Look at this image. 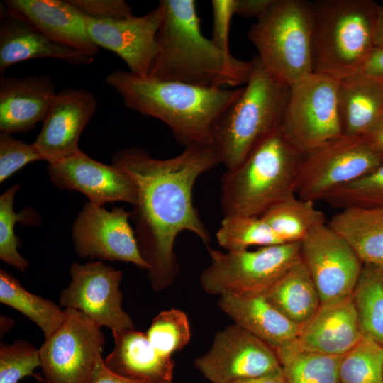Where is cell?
<instances>
[{
    "label": "cell",
    "instance_id": "8d00e7d4",
    "mask_svg": "<svg viewBox=\"0 0 383 383\" xmlns=\"http://www.w3.org/2000/svg\"><path fill=\"white\" fill-rule=\"evenodd\" d=\"M39 349L27 340L0 343V383H18L40 367Z\"/></svg>",
    "mask_w": 383,
    "mask_h": 383
},
{
    "label": "cell",
    "instance_id": "ee69618b",
    "mask_svg": "<svg viewBox=\"0 0 383 383\" xmlns=\"http://www.w3.org/2000/svg\"><path fill=\"white\" fill-rule=\"evenodd\" d=\"M363 137L374 148L383 154V115Z\"/></svg>",
    "mask_w": 383,
    "mask_h": 383
},
{
    "label": "cell",
    "instance_id": "603a6c76",
    "mask_svg": "<svg viewBox=\"0 0 383 383\" xmlns=\"http://www.w3.org/2000/svg\"><path fill=\"white\" fill-rule=\"evenodd\" d=\"M218 307L234 323L274 349L296 340L300 333L301 327L284 316L264 294L221 296Z\"/></svg>",
    "mask_w": 383,
    "mask_h": 383
},
{
    "label": "cell",
    "instance_id": "4fadbf2b",
    "mask_svg": "<svg viewBox=\"0 0 383 383\" xmlns=\"http://www.w3.org/2000/svg\"><path fill=\"white\" fill-rule=\"evenodd\" d=\"M195 366L211 383H231L282 369L273 348L235 323L215 335Z\"/></svg>",
    "mask_w": 383,
    "mask_h": 383
},
{
    "label": "cell",
    "instance_id": "9a60e30c",
    "mask_svg": "<svg viewBox=\"0 0 383 383\" xmlns=\"http://www.w3.org/2000/svg\"><path fill=\"white\" fill-rule=\"evenodd\" d=\"M300 255L317 289L321 304L352 296L363 264L327 223L300 242Z\"/></svg>",
    "mask_w": 383,
    "mask_h": 383
},
{
    "label": "cell",
    "instance_id": "f1b7e54d",
    "mask_svg": "<svg viewBox=\"0 0 383 383\" xmlns=\"http://www.w3.org/2000/svg\"><path fill=\"white\" fill-rule=\"evenodd\" d=\"M284 243H300L326 223L323 212L313 201L290 196L272 206L260 216Z\"/></svg>",
    "mask_w": 383,
    "mask_h": 383
},
{
    "label": "cell",
    "instance_id": "681fc988",
    "mask_svg": "<svg viewBox=\"0 0 383 383\" xmlns=\"http://www.w3.org/2000/svg\"><path fill=\"white\" fill-rule=\"evenodd\" d=\"M169 383H172V382H169Z\"/></svg>",
    "mask_w": 383,
    "mask_h": 383
},
{
    "label": "cell",
    "instance_id": "cb8c5ba5",
    "mask_svg": "<svg viewBox=\"0 0 383 383\" xmlns=\"http://www.w3.org/2000/svg\"><path fill=\"white\" fill-rule=\"evenodd\" d=\"M113 350L104 358L106 366L125 378L144 383L172 382L174 362L159 353L145 333L135 328L115 335Z\"/></svg>",
    "mask_w": 383,
    "mask_h": 383
},
{
    "label": "cell",
    "instance_id": "e0dca14e",
    "mask_svg": "<svg viewBox=\"0 0 383 383\" xmlns=\"http://www.w3.org/2000/svg\"><path fill=\"white\" fill-rule=\"evenodd\" d=\"M160 19L157 6L141 16L112 21L86 17V22L89 36L99 48L118 55L131 73L148 76L157 51V33Z\"/></svg>",
    "mask_w": 383,
    "mask_h": 383
},
{
    "label": "cell",
    "instance_id": "4dcf8cb0",
    "mask_svg": "<svg viewBox=\"0 0 383 383\" xmlns=\"http://www.w3.org/2000/svg\"><path fill=\"white\" fill-rule=\"evenodd\" d=\"M352 299L363 334L383 345V267L363 265Z\"/></svg>",
    "mask_w": 383,
    "mask_h": 383
},
{
    "label": "cell",
    "instance_id": "6da1fadb",
    "mask_svg": "<svg viewBox=\"0 0 383 383\" xmlns=\"http://www.w3.org/2000/svg\"><path fill=\"white\" fill-rule=\"evenodd\" d=\"M219 164L211 143L191 145L168 159L154 158L139 146L113 155L112 165L126 173L137 189L130 218L155 290L165 289L179 274L174 248L180 233L192 232L209 245L211 235L194 205L192 192L197 179Z\"/></svg>",
    "mask_w": 383,
    "mask_h": 383
},
{
    "label": "cell",
    "instance_id": "f546056e",
    "mask_svg": "<svg viewBox=\"0 0 383 383\" xmlns=\"http://www.w3.org/2000/svg\"><path fill=\"white\" fill-rule=\"evenodd\" d=\"M0 302L17 310L36 324L45 338L62 325L66 317L55 302L29 292L6 270H0Z\"/></svg>",
    "mask_w": 383,
    "mask_h": 383
},
{
    "label": "cell",
    "instance_id": "7402d4cb",
    "mask_svg": "<svg viewBox=\"0 0 383 383\" xmlns=\"http://www.w3.org/2000/svg\"><path fill=\"white\" fill-rule=\"evenodd\" d=\"M352 299L321 304L300 330L297 341L303 348L330 355L342 356L363 336Z\"/></svg>",
    "mask_w": 383,
    "mask_h": 383
},
{
    "label": "cell",
    "instance_id": "9c48e42d",
    "mask_svg": "<svg viewBox=\"0 0 383 383\" xmlns=\"http://www.w3.org/2000/svg\"><path fill=\"white\" fill-rule=\"evenodd\" d=\"M339 82L313 72L290 87L281 130L305 155L343 135L338 109Z\"/></svg>",
    "mask_w": 383,
    "mask_h": 383
},
{
    "label": "cell",
    "instance_id": "484cf974",
    "mask_svg": "<svg viewBox=\"0 0 383 383\" xmlns=\"http://www.w3.org/2000/svg\"><path fill=\"white\" fill-rule=\"evenodd\" d=\"M338 109L343 135L364 136L383 115L377 80L358 76L339 82Z\"/></svg>",
    "mask_w": 383,
    "mask_h": 383
},
{
    "label": "cell",
    "instance_id": "ba28073f",
    "mask_svg": "<svg viewBox=\"0 0 383 383\" xmlns=\"http://www.w3.org/2000/svg\"><path fill=\"white\" fill-rule=\"evenodd\" d=\"M211 262L201 273L202 289L212 295L264 294L301 259L300 243L223 252L206 246Z\"/></svg>",
    "mask_w": 383,
    "mask_h": 383
},
{
    "label": "cell",
    "instance_id": "d4e9b609",
    "mask_svg": "<svg viewBox=\"0 0 383 383\" xmlns=\"http://www.w3.org/2000/svg\"><path fill=\"white\" fill-rule=\"evenodd\" d=\"M327 223L363 265L383 267V207L340 209Z\"/></svg>",
    "mask_w": 383,
    "mask_h": 383
},
{
    "label": "cell",
    "instance_id": "60d3db41",
    "mask_svg": "<svg viewBox=\"0 0 383 383\" xmlns=\"http://www.w3.org/2000/svg\"><path fill=\"white\" fill-rule=\"evenodd\" d=\"M355 76L372 80L383 79V47H374L371 50Z\"/></svg>",
    "mask_w": 383,
    "mask_h": 383
},
{
    "label": "cell",
    "instance_id": "1f68e13d",
    "mask_svg": "<svg viewBox=\"0 0 383 383\" xmlns=\"http://www.w3.org/2000/svg\"><path fill=\"white\" fill-rule=\"evenodd\" d=\"M216 237L218 243L228 252L284 243L260 216H224Z\"/></svg>",
    "mask_w": 383,
    "mask_h": 383
},
{
    "label": "cell",
    "instance_id": "836d02e7",
    "mask_svg": "<svg viewBox=\"0 0 383 383\" xmlns=\"http://www.w3.org/2000/svg\"><path fill=\"white\" fill-rule=\"evenodd\" d=\"M323 200L340 210L383 207V162L368 174L333 190Z\"/></svg>",
    "mask_w": 383,
    "mask_h": 383
},
{
    "label": "cell",
    "instance_id": "d6a6232c",
    "mask_svg": "<svg viewBox=\"0 0 383 383\" xmlns=\"http://www.w3.org/2000/svg\"><path fill=\"white\" fill-rule=\"evenodd\" d=\"M339 377L340 383H383V345L363 335L342 356Z\"/></svg>",
    "mask_w": 383,
    "mask_h": 383
},
{
    "label": "cell",
    "instance_id": "30bf717a",
    "mask_svg": "<svg viewBox=\"0 0 383 383\" xmlns=\"http://www.w3.org/2000/svg\"><path fill=\"white\" fill-rule=\"evenodd\" d=\"M383 162V154L363 136H342L304 155L294 194L316 201L336 188L368 174Z\"/></svg>",
    "mask_w": 383,
    "mask_h": 383
},
{
    "label": "cell",
    "instance_id": "bcb514c9",
    "mask_svg": "<svg viewBox=\"0 0 383 383\" xmlns=\"http://www.w3.org/2000/svg\"><path fill=\"white\" fill-rule=\"evenodd\" d=\"M374 47H383V6L378 11L374 31Z\"/></svg>",
    "mask_w": 383,
    "mask_h": 383
},
{
    "label": "cell",
    "instance_id": "8fae6325",
    "mask_svg": "<svg viewBox=\"0 0 383 383\" xmlns=\"http://www.w3.org/2000/svg\"><path fill=\"white\" fill-rule=\"evenodd\" d=\"M65 310V321L39 348L41 372L45 383H89L105 338L84 313Z\"/></svg>",
    "mask_w": 383,
    "mask_h": 383
},
{
    "label": "cell",
    "instance_id": "7dc6e473",
    "mask_svg": "<svg viewBox=\"0 0 383 383\" xmlns=\"http://www.w3.org/2000/svg\"><path fill=\"white\" fill-rule=\"evenodd\" d=\"M14 321L11 318L6 316H1L0 318V334L4 336L13 326Z\"/></svg>",
    "mask_w": 383,
    "mask_h": 383
},
{
    "label": "cell",
    "instance_id": "52a82bcc",
    "mask_svg": "<svg viewBox=\"0 0 383 383\" xmlns=\"http://www.w3.org/2000/svg\"><path fill=\"white\" fill-rule=\"evenodd\" d=\"M248 38L265 69L289 87L313 72L311 2L272 0Z\"/></svg>",
    "mask_w": 383,
    "mask_h": 383
},
{
    "label": "cell",
    "instance_id": "ac0fdd59",
    "mask_svg": "<svg viewBox=\"0 0 383 383\" xmlns=\"http://www.w3.org/2000/svg\"><path fill=\"white\" fill-rule=\"evenodd\" d=\"M96 107L94 95L84 88H65L57 92L33 143L43 160L52 163L81 150L79 136Z\"/></svg>",
    "mask_w": 383,
    "mask_h": 383
},
{
    "label": "cell",
    "instance_id": "5bb4252c",
    "mask_svg": "<svg viewBox=\"0 0 383 383\" xmlns=\"http://www.w3.org/2000/svg\"><path fill=\"white\" fill-rule=\"evenodd\" d=\"M130 217V211L123 206H114L109 211L89 201L85 203L72 228L76 254L81 258L129 262L148 270Z\"/></svg>",
    "mask_w": 383,
    "mask_h": 383
},
{
    "label": "cell",
    "instance_id": "b9f144b4",
    "mask_svg": "<svg viewBox=\"0 0 383 383\" xmlns=\"http://www.w3.org/2000/svg\"><path fill=\"white\" fill-rule=\"evenodd\" d=\"M272 0H235V14L243 18H258Z\"/></svg>",
    "mask_w": 383,
    "mask_h": 383
},
{
    "label": "cell",
    "instance_id": "8992f818",
    "mask_svg": "<svg viewBox=\"0 0 383 383\" xmlns=\"http://www.w3.org/2000/svg\"><path fill=\"white\" fill-rule=\"evenodd\" d=\"M313 9V72L338 82L357 74L374 48L380 5L372 0H318Z\"/></svg>",
    "mask_w": 383,
    "mask_h": 383
},
{
    "label": "cell",
    "instance_id": "7c38bea8",
    "mask_svg": "<svg viewBox=\"0 0 383 383\" xmlns=\"http://www.w3.org/2000/svg\"><path fill=\"white\" fill-rule=\"evenodd\" d=\"M69 272L71 281L60 295V306L84 313L101 328L110 329L113 335L135 328L122 308L121 270L98 260L73 262Z\"/></svg>",
    "mask_w": 383,
    "mask_h": 383
},
{
    "label": "cell",
    "instance_id": "7bdbcfd3",
    "mask_svg": "<svg viewBox=\"0 0 383 383\" xmlns=\"http://www.w3.org/2000/svg\"><path fill=\"white\" fill-rule=\"evenodd\" d=\"M89 383H144L133 381L111 371L105 365L104 358L101 357L94 367ZM169 383V382H167Z\"/></svg>",
    "mask_w": 383,
    "mask_h": 383
},
{
    "label": "cell",
    "instance_id": "d590c367",
    "mask_svg": "<svg viewBox=\"0 0 383 383\" xmlns=\"http://www.w3.org/2000/svg\"><path fill=\"white\" fill-rule=\"evenodd\" d=\"M145 334L155 350L167 357L182 350L191 338L187 316L176 309L160 312L152 321Z\"/></svg>",
    "mask_w": 383,
    "mask_h": 383
},
{
    "label": "cell",
    "instance_id": "c3c4849f",
    "mask_svg": "<svg viewBox=\"0 0 383 383\" xmlns=\"http://www.w3.org/2000/svg\"><path fill=\"white\" fill-rule=\"evenodd\" d=\"M379 83V87H380V89H381V91H382V96H383V79H381V80H377Z\"/></svg>",
    "mask_w": 383,
    "mask_h": 383
},
{
    "label": "cell",
    "instance_id": "3957f363",
    "mask_svg": "<svg viewBox=\"0 0 383 383\" xmlns=\"http://www.w3.org/2000/svg\"><path fill=\"white\" fill-rule=\"evenodd\" d=\"M105 81L126 107L165 123L184 147L211 143L217 121L243 89L201 87L121 70L111 72Z\"/></svg>",
    "mask_w": 383,
    "mask_h": 383
},
{
    "label": "cell",
    "instance_id": "7a4b0ae2",
    "mask_svg": "<svg viewBox=\"0 0 383 383\" xmlns=\"http://www.w3.org/2000/svg\"><path fill=\"white\" fill-rule=\"evenodd\" d=\"M157 51L149 76L206 88L246 84L252 62L228 59L201 31L194 0H161Z\"/></svg>",
    "mask_w": 383,
    "mask_h": 383
},
{
    "label": "cell",
    "instance_id": "83f0119b",
    "mask_svg": "<svg viewBox=\"0 0 383 383\" xmlns=\"http://www.w3.org/2000/svg\"><path fill=\"white\" fill-rule=\"evenodd\" d=\"M288 383H340L342 356L306 349L297 339L274 349Z\"/></svg>",
    "mask_w": 383,
    "mask_h": 383
},
{
    "label": "cell",
    "instance_id": "74e56055",
    "mask_svg": "<svg viewBox=\"0 0 383 383\" xmlns=\"http://www.w3.org/2000/svg\"><path fill=\"white\" fill-rule=\"evenodd\" d=\"M44 160L33 143H25L11 134L0 133V182L28 163Z\"/></svg>",
    "mask_w": 383,
    "mask_h": 383
},
{
    "label": "cell",
    "instance_id": "e575fe53",
    "mask_svg": "<svg viewBox=\"0 0 383 383\" xmlns=\"http://www.w3.org/2000/svg\"><path fill=\"white\" fill-rule=\"evenodd\" d=\"M20 189L19 184H15L0 196V259L13 267L25 272L29 262L23 257L18 251L20 242L14 233L16 223L28 220L32 223L37 221V217L30 218L31 210H24L16 213L13 210V201L16 194Z\"/></svg>",
    "mask_w": 383,
    "mask_h": 383
},
{
    "label": "cell",
    "instance_id": "4316f807",
    "mask_svg": "<svg viewBox=\"0 0 383 383\" xmlns=\"http://www.w3.org/2000/svg\"><path fill=\"white\" fill-rule=\"evenodd\" d=\"M264 294L284 316L301 328L321 305L315 284L301 259Z\"/></svg>",
    "mask_w": 383,
    "mask_h": 383
},
{
    "label": "cell",
    "instance_id": "44dd1931",
    "mask_svg": "<svg viewBox=\"0 0 383 383\" xmlns=\"http://www.w3.org/2000/svg\"><path fill=\"white\" fill-rule=\"evenodd\" d=\"M57 92L48 75L0 78V131L28 132L43 121Z\"/></svg>",
    "mask_w": 383,
    "mask_h": 383
},
{
    "label": "cell",
    "instance_id": "ab89813d",
    "mask_svg": "<svg viewBox=\"0 0 383 383\" xmlns=\"http://www.w3.org/2000/svg\"><path fill=\"white\" fill-rule=\"evenodd\" d=\"M213 30L211 40L229 60L235 59L229 50L228 33L231 18L235 15V0H213Z\"/></svg>",
    "mask_w": 383,
    "mask_h": 383
},
{
    "label": "cell",
    "instance_id": "ffe728a7",
    "mask_svg": "<svg viewBox=\"0 0 383 383\" xmlns=\"http://www.w3.org/2000/svg\"><path fill=\"white\" fill-rule=\"evenodd\" d=\"M51 41L94 57L99 48L88 33L86 17L69 0L3 1Z\"/></svg>",
    "mask_w": 383,
    "mask_h": 383
},
{
    "label": "cell",
    "instance_id": "d6986e66",
    "mask_svg": "<svg viewBox=\"0 0 383 383\" xmlns=\"http://www.w3.org/2000/svg\"><path fill=\"white\" fill-rule=\"evenodd\" d=\"M0 10L1 77L11 65L35 58H55L73 65H89L94 62L92 56L51 41L4 2Z\"/></svg>",
    "mask_w": 383,
    "mask_h": 383
},
{
    "label": "cell",
    "instance_id": "f35d334b",
    "mask_svg": "<svg viewBox=\"0 0 383 383\" xmlns=\"http://www.w3.org/2000/svg\"><path fill=\"white\" fill-rule=\"evenodd\" d=\"M84 16L99 20H121L133 15L130 6L123 0H69Z\"/></svg>",
    "mask_w": 383,
    "mask_h": 383
},
{
    "label": "cell",
    "instance_id": "5b68a950",
    "mask_svg": "<svg viewBox=\"0 0 383 383\" xmlns=\"http://www.w3.org/2000/svg\"><path fill=\"white\" fill-rule=\"evenodd\" d=\"M252 70L240 96L223 112L212 134L221 164L238 166L267 135L282 128L290 87L261 63L252 60Z\"/></svg>",
    "mask_w": 383,
    "mask_h": 383
},
{
    "label": "cell",
    "instance_id": "277c9868",
    "mask_svg": "<svg viewBox=\"0 0 383 383\" xmlns=\"http://www.w3.org/2000/svg\"><path fill=\"white\" fill-rule=\"evenodd\" d=\"M304 155L281 128L263 138L236 167L221 179L220 204L224 216H260L292 196Z\"/></svg>",
    "mask_w": 383,
    "mask_h": 383
},
{
    "label": "cell",
    "instance_id": "2e32d148",
    "mask_svg": "<svg viewBox=\"0 0 383 383\" xmlns=\"http://www.w3.org/2000/svg\"><path fill=\"white\" fill-rule=\"evenodd\" d=\"M52 184L62 190L77 191L89 201L102 206L106 203L135 202L137 189L123 171L98 162L82 150L47 167Z\"/></svg>",
    "mask_w": 383,
    "mask_h": 383
},
{
    "label": "cell",
    "instance_id": "f6af8a7d",
    "mask_svg": "<svg viewBox=\"0 0 383 383\" xmlns=\"http://www.w3.org/2000/svg\"><path fill=\"white\" fill-rule=\"evenodd\" d=\"M231 383H288L282 369L265 375L242 379Z\"/></svg>",
    "mask_w": 383,
    "mask_h": 383
}]
</instances>
